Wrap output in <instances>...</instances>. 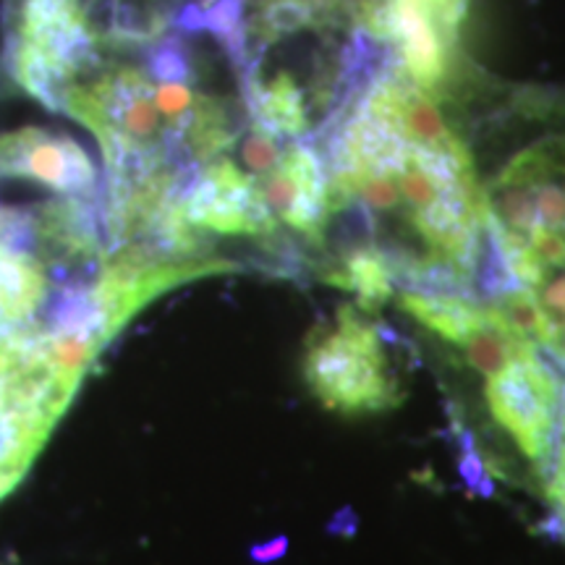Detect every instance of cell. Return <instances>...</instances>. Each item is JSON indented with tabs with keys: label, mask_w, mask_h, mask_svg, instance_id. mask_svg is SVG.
Returning a JSON list of instances; mask_svg holds the SVG:
<instances>
[{
	"label": "cell",
	"mask_w": 565,
	"mask_h": 565,
	"mask_svg": "<svg viewBox=\"0 0 565 565\" xmlns=\"http://www.w3.org/2000/svg\"><path fill=\"white\" fill-rule=\"evenodd\" d=\"M301 377L317 404L341 419H370L404 404L385 324L359 301L343 303L315 330L303 345Z\"/></svg>",
	"instance_id": "5"
},
{
	"label": "cell",
	"mask_w": 565,
	"mask_h": 565,
	"mask_svg": "<svg viewBox=\"0 0 565 565\" xmlns=\"http://www.w3.org/2000/svg\"><path fill=\"white\" fill-rule=\"evenodd\" d=\"M322 154L320 280L372 309L401 291L479 296L494 257L484 179L437 95L377 66Z\"/></svg>",
	"instance_id": "1"
},
{
	"label": "cell",
	"mask_w": 565,
	"mask_h": 565,
	"mask_svg": "<svg viewBox=\"0 0 565 565\" xmlns=\"http://www.w3.org/2000/svg\"><path fill=\"white\" fill-rule=\"evenodd\" d=\"M440 374L450 416L492 482L542 500L565 380L498 299L401 291L391 299Z\"/></svg>",
	"instance_id": "3"
},
{
	"label": "cell",
	"mask_w": 565,
	"mask_h": 565,
	"mask_svg": "<svg viewBox=\"0 0 565 565\" xmlns=\"http://www.w3.org/2000/svg\"><path fill=\"white\" fill-rule=\"evenodd\" d=\"M542 503L550 508L557 534H561L565 542V401L561 412V424H557L553 458H550L545 492H542Z\"/></svg>",
	"instance_id": "7"
},
{
	"label": "cell",
	"mask_w": 565,
	"mask_h": 565,
	"mask_svg": "<svg viewBox=\"0 0 565 565\" xmlns=\"http://www.w3.org/2000/svg\"><path fill=\"white\" fill-rule=\"evenodd\" d=\"M204 9H173L160 38L108 47L63 95L58 113L87 126L105 162V223L113 238L160 249L171 212L194 175L228 154L254 124L244 82L215 87L196 42Z\"/></svg>",
	"instance_id": "2"
},
{
	"label": "cell",
	"mask_w": 565,
	"mask_h": 565,
	"mask_svg": "<svg viewBox=\"0 0 565 565\" xmlns=\"http://www.w3.org/2000/svg\"><path fill=\"white\" fill-rule=\"evenodd\" d=\"M0 179L34 181L63 196H97V168L68 134L21 126L0 134Z\"/></svg>",
	"instance_id": "6"
},
{
	"label": "cell",
	"mask_w": 565,
	"mask_h": 565,
	"mask_svg": "<svg viewBox=\"0 0 565 565\" xmlns=\"http://www.w3.org/2000/svg\"><path fill=\"white\" fill-rule=\"evenodd\" d=\"M484 200L505 278L498 301L565 366V131L515 150L484 179Z\"/></svg>",
	"instance_id": "4"
}]
</instances>
